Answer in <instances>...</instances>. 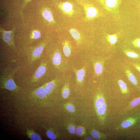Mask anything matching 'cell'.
<instances>
[{
    "instance_id": "obj_17",
    "label": "cell",
    "mask_w": 140,
    "mask_h": 140,
    "mask_svg": "<svg viewBox=\"0 0 140 140\" xmlns=\"http://www.w3.org/2000/svg\"><path fill=\"white\" fill-rule=\"evenodd\" d=\"M118 36L115 33L112 35L108 34L106 38L108 41L111 45L115 44L117 41Z\"/></svg>"
},
{
    "instance_id": "obj_21",
    "label": "cell",
    "mask_w": 140,
    "mask_h": 140,
    "mask_svg": "<svg viewBox=\"0 0 140 140\" xmlns=\"http://www.w3.org/2000/svg\"><path fill=\"white\" fill-rule=\"evenodd\" d=\"M43 15L45 19L49 21H51L53 20L52 15L50 12L48 10H45L43 13Z\"/></svg>"
},
{
    "instance_id": "obj_29",
    "label": "cell",
    "mask_w": 140,
    "mask_h": 140,
    "mask_svg": "<svg viewBox=\"0 0 140 140\" xmlns=\"http://www.w3.org/2000/svg\"><path fill=\"white\" fill-rule=\"evenodd\" d=\"M48 93L44 90L38 95V96L40 98H43L47 95Z\"/></svg>"
},
{
    "instance_id": "obj_35",
    "label": "cell",
    "mask_w": 140,
    "mask_h": 140,
    "mask_svg": "<svg viewBox=\"0 0 140 140\" xmlns=\"http://www.w3.org/2000/svg\"><path fill=\"white\" fill-rule=\"evenodd\" d=\"M86 139V140H93V139L92 138L90 137L88 138H87Z\"/></svg>"
},
{
    "instance_id": "obj_19",
    "label": "cell",
    "mask_w": 140,
    "mask_h": 140,
    "mask_svg": "<svg viewBox=\"0 0 140 140\" xmlns=\"http://www.w3.org/2000/svg\"><path fill=\"white\" fill-rule=\"evenodd\" d=\"M63 51L65 55L68 57L71 54V49L68 42L65 41L63 44Z\"/></svg>"
},
{
    "instance_id": "obj_26",
    "label": "cell",
    "mask_w": 140,
    "mask_h": 140,
    "mask_svg": "<svg viewBox=\"0 0 140 140\" xmlns=\"http://www.w3.org/2000/svg\"><path fill=\"white\" fill-rule=\"evenodd\" d=\"M70 92V91L69 89L67 88H65L62 93V96L65 98H66L69 95Z\"/></svg>"
},
{
    "instance_id": "obj_1",
    "label": "cell",
    "mask_w": 140,
    "mask_h": 140,
    "mask_svg": "<svg viewBox=\"0 0 140 140\" xmlns=\"http://www.w3.org/2000/svg\"><path fill=\"white\" fill-rule=\"evenodd\" d=\"M17 69H14L10 68H6L1 77V87L11 91H17L19 87L15 84L13 80L14 76Z\"/></svg>"
},
{
    "instance_id": "obj_18",
    "label": "cell",
    "mask_w": 140,
    "mask_h": 140,
    "mask_svg": "<svg viewBox=\"0 0 140 140\" xmlns=\"http://www.w3.org/2000/svg\"><path fill=\"white\" fill-rule=\"evenodd\" d=\"M85 75V71L84 68H82L78 71L76 74V77L78 80L80 82L82 81Z\"/></svg>"
},
{
    "instance_id": "obj_16",
    "label": "cell",
    "mask_w": 140,
    "mask_h": 140,
    "mask_svg": "<svg viewBox=\"0 0 140 140\" xmlns=\"http://www.w3.org/2000/svg\"><path fill=\"white\" fill-rule=\"evenodd\" d=\"M118 84L122 94H126L128 92L127 86L123 80H120L118 81Z\"/></svg>"
},
{
    "instance_id": "obj_7",
    "label": "cell",
    "mask_w": 140,
    "mask_h": 140,
    "mask_svg": "<svg viewBox=\"0 0 140 140\" xmlns=\"http://www.w3.org/2000/svg\"><path fill=\"white\" fill-rule=\"evenodd\" d=\"M44 46H40L35 49L31 55V61H34L37 59L41 55Z\"/></svg>"
},
{
    "instance_id": "obj_8",
    "label": "cell",
    "mask_w": 140,
    "mask_h": 140,
    "mask_svg": "<svg viewBox=\"0 0 140 140\" xmlns=\"http://www.w3.org/2000/svg\"><path fill=\"white\" fill-rule=\"evenodd\" d=\"M60 7L66 13H72L73 11V6L72 4L69 2L62 3L60 4Z\"/></svg>"
},
{
    "instance_id": "obj_23",
    "label": "cell",
    "mask_w": 140,
    "mask_h": 140,
    "mask_svg": "<svg viewBox=\"0 0 140 140\" xmlns=\"http://www.w3.org/2000/svg\"><path fill=\"white\" fill-rule=\"evenodd\" d=\"M124 51L125 54L128 57L133 58H137L139 57L138 54L134 52L127 50H125Z\"/></svg>"
},
{
    "instance_id": "obj_13",
    "label": "cell",
    "mask_w": 140,
    "mask_h": 140,
    "mask_svg": "<svg viewBox=\"0 0 140 140\" xmlns=\"http://www.w3.org/2000/svg\"><path fill=\"white\" fill-rule=\"evenodd\" d=\"M62 60V56L60 53L58 52L55 53L52 58V61L54 65L56 66H59L61 63Z\"/></svg>"
},
{
    "instance_id": "obj_9",
    "label": "cell",
    "mask_w": 140,
    "mask_h": 140,
    "mask_svg": "<svg viewBox=\"0 0 140 140\" xmlns=\"http://www.w3.org/2000/svg\"><path fill=\"white\" fill-rule=\"evenodd\" d=\"M140 103V97L132 100L125 108V111H129L138 106Z\"/></svg>"
},
{
    "instance_id": "obj_34",
    "label": "cell",
    "mask_w": 140,
    "mask_h": 140,
    "mask_svg": "<svg viewBox=\"0 0 140 140\" xmlns=\"http://www.w3.org/2000/svg\"><path fill=\"white\" fill-rule=\"evenodd\" d=\"M134 66L140 73V66L136 64H134Z\"/></svg>"
},
{
    "instance_id": "obj_24",
    "label": "cell",
    "mask_w": 140,
    "mask_h": 140,
    "mask_svg": "<svg viewBox=\"0 0 140 140\" xmlns=\"http://www.w3.org/2000/svg\"><path fill=\"white\" fill-rule=\"evenodd\" d=\"M47 136L50 139L54 140L56 139V136L55 134L51 131L48 130L46 132Z\"/></svg>"
},
{
    "instance_id": "obj_15",
    "label": "cell",
    "mask_w": 140,
    "mask_h": 140,
    "mask_svg": "<svg viewBox=\"0 0 140 140\" xmlns=\"http://www.w3.org/2000/svg\"><path fill=\"white\" fill-rule=\"evenodd\" d=\"M106 102V101L102 95L99 94L98 95L97 98L95 101V107L97 109L102 106Z\"/></svg>"
},
{
    "instance_id": "obj_22",
    "label": "cell",
    "mask_w": 140,
    "mask_h": 140,
    "mask_svg": "<svg viewBox=\"0 0 140 140\" xmlns=\"http://www.w3.org/2000/svg\"><path fill=\"white\" fill-rule=\"evenodd\" d=\"M70 32L73 38L77 41L79 40L80 39V35L76 29H72Z\"/></svg>"
},
{
    "instance_id": "obj_28",
    "label": "cell",
    "mask_w": 140,
    "mask_h": 140,
    "mask_svg": "<svg viewBox=\"0 0 140 140\" xmlns=\"http://www.w3.org/2000/svg\"><path fill=\"white\" fill-rule=\"evenodd\" d=\"M133 45L136 47L140 48V39H135L133 42Z\"/></svg>"
},
{
    "instance_id": "obj_27",
    "label": "cell",
    "mask_w": 140,
    "mask_h": 140,
    "mask_svg": "<svg viewBox=\"0 0 140 140\" xmlns=\"http://www.w3.org/2000/svg\"><path fill=\"white\" fill-rule=\"evenodd\" d=\"M45 86L49 88L52 91L55 87V84L54 81H52L46 84Z\"/></svg>"
},
{
    "instance_id": "obj_30",
    "label": "cell",
    "mask_w": 140,
    "mask_h": 140,
    "mask_svg": "<svg viewBox=\"0 0 140 140\" xmlns=\"http://www.w3.org/2000/svg\"><path fill=\"white\" fill-rule=\"evenodd\" d=\"M67 110L69 112L73 113L75 112V109L74 107L72 104H68L67 107Z\"/></svg>"
},
{
    "instance_id": "obj_25",
    "label": "cell",
    "mask_w": 140,
    "mask_h": 140,
    "mask_svg": "<svg viewBox=\"0 0 140 140\" xmlns=\"http://www.w3.org/2000/svg\"><path fill=\"white\" fill-rule=\"evenodd\" d=\"M45 85L39 88L36 90H35L32 93L33 95L35 96L38 95L41 93L44 89Z\"/></svg>"
},
{
    "instance_id": "obj_33",
    "label": "cell",
    "mask_w": 140,
    "mask_h": 140,
    "mask_svg": "<svg viewBox=\"0 0 140 140\" xmlns=\"http://www.w3.org/2000/svg\"><path fill=\"white\" fill-rule=\"evenodd\" d=\"M69 131L71 133L74 134L75 132V127L73 126H69L68 128Z\"/></svg>"
},
{
    "instance_id": "obj_4",
    "label": "cell",
    "mask_w": 140,
    "mask_h": 140,
    "mask_svg": "<svg viewBox=\"0 0 140 140\" xmlns=\"http://www.w3.org/2000/svg\"><path fill=\"white\" fill-rule=\"evenodd\" d=\"M86 7V15L89 19H92L99 16V11L95 7L90 5H87Z\"/></svg>"
},
{
    "instance_id": "obj_5",
    "label": "cell",
    "mask_w": 140,
    "mask_h": 140,
    "mask_svg": "<svg viewBox=\"0 0 140 140\" xmlns=\"http://www.w3.org/2000/svg\"><path fill=\"white\" fill-rule=\"evenodd\" d=\"M46 65L44 63L40 65L33 76V81H36L44 74L46 71Z\"/></svg>"
},
{
    "instance_id": "obj_31",
    "label": "cell",
    "mask_w": 140,
    "mask_h": 140,
    "mask_svg": "<svg viewBox=\"0 0 140 140\" xmlns=\"http://www.w3.org/2000/svg\"><path fill=\"white\" fill-rule=\"evenodd\" d=\"M33 38L35 39H38L39 38L41 37L40 33L37 31H33Z\"/></svg>"
},
{
    "instance_id": "obj_20",
    "label": "cell",
    "mask_w": 140,
    "mask_h": 140,
    "mask_svg": "<svg viewBox=\"0 0 140 140\" xmlns=\"http://www.w3.org/2000/svg\"><path fill=\"white\" fill-rule=\"evenodd\" d=\"M95 72L96 74L99 75L101 74L103 71V66L101 63L97 62L94 66Z\"/></svg>"
},
{
    "instance_id": "obj_32",
    "label": "cell",
    "mask_w": 140,
    "mask_h": 140,
    "mask_svg": "<svg viewBox=\"0 0 140 140\" xmlns=\"http://www.w3.org/2000/svg\"><path fill=\"white\" fill-rule=\"evenodd\" d=\"M76 133L79 135H81L82 134L84 131V129L82 127H80L77 128L76 130Z\"/></svg>"
},
{
    "instance_id": "obj_12",
    "label": "cell",
    "mask_w": 140,
    "mask_h": 140,
    "mask_svg": "<svg viewBox=\"0 0 140 140\" xmlns=\"http://www.w3.org/2000/svg\"><path fill=\"white\" fill-rule=\"evenodd\" d=\"M91 136L97 139H107L106 136L103 134L100 133L98 131L93 130L91 133Z\"/></svg>"
},
{
    "instance_id": "obj_14",
    "label": "cell",
    "mask_w": 140,
    "mask_h": 140,
    "mask_svg": "<svg viewBox=\"0 0 140 140\" xmlns=\"http://www.w3.org/2000/svg\"><path fill=\"white\" fill-rule=\"evenodd\" d=\"M27 134L28 137L32 140H41L42 138L38 134L32 130L27 129Z\"/></svg>"
},
{
    "instance_id": "obj_2",
    "label": "cell",
    "mask_w": 140,
    "mask_h": 140,
    "mask_svg": "<svg viewBox=\"0 0 140 140\" xmlns=\"http://www.w3.org/2000/svg\"><path fill=\"white\" fill-rule=\"evenodd\" d=\"M103 7L112 14H118L121 5V0H98Z\"/></svg>"
},
{
    "instance_id": "obj_10",
    "label": "cell",
    "mask_w": 140,
    "mask_h": 140,
    "mask_svg": "<svg viewBox=\"0 0 140 140\" xmlns=\"http://www.w3.org/2000/svg\"><path fill=\"white\" fill-rule=\"evenodd\" d=\"M11 34V31H6L4 32L3 34L4 40L9 45H12L13 44Z\"/></svg>"
},
{
    "instance_id": "obj_6",
    "label": "cell",
    "mask_w": 140,
    "mask_h": 140,
    "mask_svg": "<svg viewBox=\"0 0 140 140\" xmlns=\"http://www.w3.org/2000/svg\"><path fill=\"white\" fill-rule=\"evenodd\" d=\"M107 108V105L106 102L101 107L97 109V113L103 123L106 118Z\"/></svg>"
},
{
    "instance_id": "obj_11",
    "label": "cell",
    "mask_w": 140,
    "mask_h": 140,
    "mask_svg": "<svg viewBox=\"0 0 140 140\" xmlns=\"http://www.w3.org/2000/svg\"><path fill=\"white\" fill-rule=\"evenodd\" d=\"M126 75L131 83L135 86H137V81L135 76L128 69H126L125 71Z\"/></svg>"
},
{
    "instance_id": "obj_3",
    "label": "cell",
    "mask_w": 140,
    "mask_h": 140,
    "mask_svg": "<svg viewBox=\"0 0 140 140\" xmlns=\"http://www.w3.org/2000/svg\"><path fill=\"white\" fill-rule=\"evenodd\" d=\"M140 119V115L132 117L124 121L121 124L115 128L117 131L125 129L135 124Z\"/></svg>"
}]
</instances>
